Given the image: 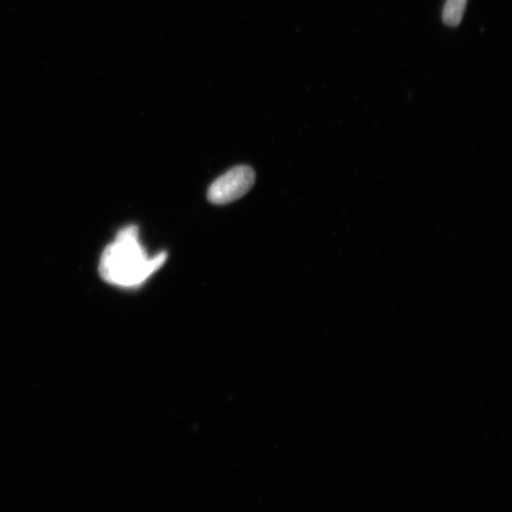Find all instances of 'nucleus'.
Listing matches in <instances>:
<instances>
[{
  "mask_svg": "<svg viewBox=\"0 0 512 512\" xmlns=\"http://www.w3.org/2000/svg\"><path fill=\"white\" fill-rule=\"evenodd\" d=\"M166 253L147 258L136 226L121 229L117 239L101 255L99 272L108 284L134 287L145 283L164 265Z\"/></svg>",
  "mask_w": 512,
  "mask_h": 512,
  "instance_id": "1",
  "label": "nucleus"
},
{
  "mask_svg": "<svg viewBox=\"0 0 512 512\" xmlns=\"http://www.w3.org/2000/svg\"><path fill=\"white\" fill-rule=\"evenodd\" d=\"M254 183L255 172L252 168L247 165L236 166L210 185L208 200L217 206L238 201L253 188Z\"/></svg>",
  "mask_w": 512,
  "mask_h": 512,
  "instance_id": "2",
  "label": "nucleus"
},
{
  "mask_svg": "<svg viewBox=\"0 0 512 512\" xmlns=\"http://www.w3.org/2000/svg\"><path fill=\"white\" fill-rule=\"evenodd\" d=\"M462 2H467V0H462Z\"/></svg>",
  "mask_w": 512,
  "mask_h": 512,
  "instance_id": "3",
  "label": "nucleus"
}]
</instances>
